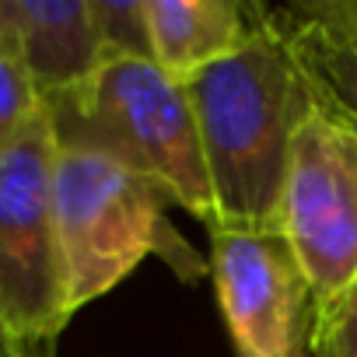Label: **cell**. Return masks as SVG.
I'll list each match as a JSON object with an SVG mask.
<instances>
[{
  "label": "cell",
  "mask_w": 357,
  "mask_h": 357,
  "mask_svg": "<svg viewBox=\"0 0 357 357\" xmlns=\"http://www.w3.org/2000/svg\"><path fill=\"white\" fill-rule=\"evenodd\" d=\"M280 228L315 312L357 284V126L319 109L294 137Z\"/></svg>",
  "instance_id": "obj_5"
},
{
  "label": "cell",
  "mask_w": 357,
  "mask_h": 357,
  "mask_svg": "<svg viewBox=\"0 0 357 357\" xmlns=\"http://www.w3.org/2000/svg\"><path fill=\"white\" fill-rule=\"evenodd\" d=\"M305 357H308V354H305Z\"/></svg>",
  "instance_id": "obj_15"
},
{
  "label": "cell",
  "mask_w": 357,
  "mask_h": 357,
  "mask_svg": "<svg viewBox=\"0 0 357 357\" xmlns=\"http://www.w3.org/2000/svg\"><path fill=\"white\" fill-rule=\"evenodd\" d=\"M256 15L280 32L308 67L319 109L357 126V0L256 8Z\"/></svg>",
  "instance_id": "obj_8"
},
{
  "label": "cell",
  "mask_w": 357,
  "mask_h": 357,
  "mask_svg": "<svg viewBox=\"0 0 357 357\" xmlns=\"http://www.w3.org/2000/svg\"><path fill=\"white\" fill-rule=\"evenodd\" d=\"M151 60L175 81L231 56L252 32V8L235 0H147Z\"/></svg>",
  "instance_id": "obj_9"
},
{
  "label": "cell",
  "mask_w": 357,
  "mask_h": 357,
  "mask_svg": "<svg viewBox=\"0 0 357 357\" xmlns=\"http://www.w3.org/2000/svg\"><path fill=\"white\" fill-rule=\"evenodd\" d=\"M39 109H43V98L25 70L18 43H15L11 29L0 22V151L22 133V126Z\"/></svg>",
  "instance_id": "obj_10"
},
{
  "label": "cell",
  "mask_w": 357,
  "mask_h": 357,
  "mask_svg": "<svg viewBox=\"0 0 357 357\" xmlns=\"http://www.w3.org/2000/svg\"><path fill=\"white\" fill-rule=\"evenodd\" d=\"M211 228V277L238 357H305L315 301L280 225Z\"/></svg>",
  "instance_id": "obj_6"
},
{
  "label": "cell",
  "mask_w": 357,
  "mask_h": 357,
  "mask_svg": "<svg viewBox=\"0 0 357 357\" xmlns=\"http://www.w3.org/2000/svg\"><path fill=\"white\" fill-rule=\"evenodd\" d=\"M0 22L11 29L43 102L77 91L105 63L91 0H0Z\"/></svg>",
  "instance_id": "obj_7"
},
{
  "label": "cell",
  "mask_w": 357,
  "mask_h": 357,
  "mask_svg": "<svg viewBox=\"0 0 357 357\" xmlns=\"http://www.w3.org/2000/svg\"><path fill=\"white\" fill-rule=\"evenodd\" d=\"M186 91L200 126L214 221L280 225L294 137L319 112V91L301 56L252 8L249 39L190 77Z\"/></svg>",
  "instance_id": "obj_1"
},
{
  "label": "cell",
  "mask_w": 357,
  "mask_h": 357,
  "mask_svg": "<svg viewBox=\"0 0 357 357\" xmlns=\"http://www.w3.org/2000/svg\"><path fill=\"white\" fill-rule=\"evenodd\" d=\"M308 347L312 357H357V284L315 312Z\"/></svg>",
  "instance_id": "obj_12"
},
{
  "label": "cell",
  "mask_w": 357,
  "mask_h": 357,
  "mask_svg": "<svg viewBox=\"0 0 357 357\" xmlns=\"http://www.w3.org/2000/svg\"><path fill=\"white\" fill-rule=\"evenodd\" d=\"M53 207L70 312L109 294L151 252L165 256L183 277L204 273L193 249L168 228L161 193L98 147L56 144Z\"/></svg>",
  "instance_id": "obj_3"
},
{
  "label": "cell",
  "mask_w": 357,
  "mask_h": 357,
  "mask_svg": "<svg viewBox=\"0 0 357 357\" xmlns=\"http://www.w3.org/2000/svg\"><path fill=\"white\" fill-rule=\"evenodd\" d=\"M25 350H29V347H22V343L11 336V329L0 322V357H25Z\"/></svg>",
  "instance_id": "obj_13"
},
{
  "label": "cell",
  "mask_w": 357,
  "mask_h": 357,
  "mask_svg": "<svg viewBox=\"0 0 357 357\" xmlns=\"http://www.w3.org/2000/svg\"><path fill=\"white\" fill-rule=\"evenodd\" d=\"M147 0H91V15L105 46V60L137 56L151 60V32H147Z\"/></svg>",
  "instance_id": "obj_11"
},
{
  "label": "cell",
  "mask_w": 357,
  "mask_h": 357,
  "mask_svg": "<svg viewBox=\"0 0 357 357\" xmlns=\"http://www.w3.org/2000/svg\"><path fill=\"white\" fill-rule=\"evenodd\" d=\"M25 357H56V340H46V343H32L25 350Z\"/></svg>",
  "instance_id": "obj_14"
},
{
  "label": "cell",
  "mask_w": 357,
  "mask_h": 357,
  "mask_svg": "<svg viewBox=\"0 0 357 357\" xmlns=\"http://www.w3.org/2000/svg\"><path fill=\"white\" fill-rule=\"evenodd\" d=\"M43 105L56 144L98 147L204 225L214 221V193L190 91L154 60H105L88 84Z\"/></svg>",
  "instance_id": "obj_2"
},
{
  "label": "cell",
  "mask_w": 357,
  "mask_h": 357,
  "mask_svg": "<svg viewBox=\"0 0 357 357\" xmlns=\"http://www.w3.org/2000/svg\"><path fill=\"white\" fill-rule=\"evenodd\" d=\"M56 133L46 105L0 151V322L22 347L70 322L53 207Z\"/></svg>",
  "instance_id": "obj_4"
}]
</instances>
